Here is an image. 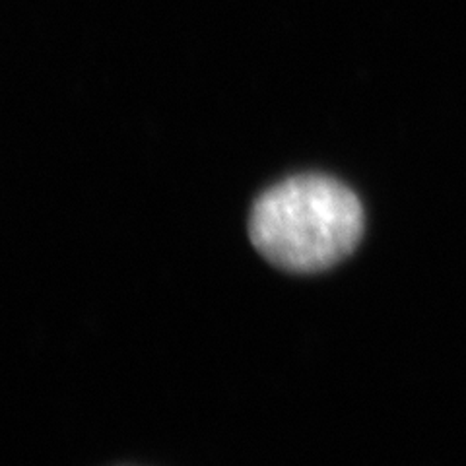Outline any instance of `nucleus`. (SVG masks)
<instances>
[{
    "label": "nucleus",
    "instance_id": "nucleus-1",
    "mask_svg": "<svg viewBox=\"0 0 466 466\" xmlns=\"http://www.w3.org/2000/svg\"><path fill=\"white\" fill-rule=\"evenodd\" d=\"M366 216L358 195L339 179L301 173L260 193L249 212V238L270 265L313 274L356 251Z\"/></svg>",
    "mask_w": 466,
    "mask_h": 466
}]
</instances>
